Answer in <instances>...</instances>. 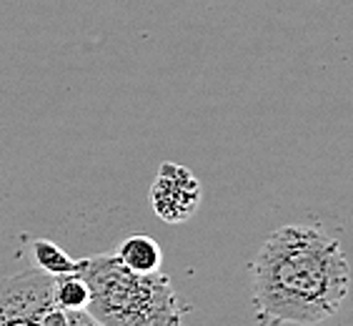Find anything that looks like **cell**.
<instances>
[{
    "mask_svg": "<svg viewBox=\"0 0 353 326\" xmlns=\"http://www.w3.org/2000/svg\"><path fill=\"white\" fill-rule=\"evenodd\" d=\"M253 306L265 326H313L331 319L351 291V266L339 238L319 226H281L251 264Z\"/></svg>",
    "mask_w": 353,
    "mask_h": 326,
    "instance_id": "obj_1",
    "label": "cell"
},
{
    "mask_svg": "<svg viewBox=\"0 0 353 326\" xmlns=\"http://www.w3.org/2000/svg\"><path fill=\"white\" fill-rule=\"evenodd\" d=\"M88 284L85 311L101 326H178L183 306L163 271L136 274L116 253L78 258V271Z\"/></svg>",
    "mask_w": 353,
    "mask_h": 326,
    "instance_id": "obj_2",
    "label": "cell"
},
{
    "mask_svg": "<svg viewBox=\"0 0 353 326\" xmlns=\"http://www.w3.org/2000/svg\"><path fill=\"white\" fill-rule=\"evenodd\" d=\"M0 326H101L88 311L55 304L53 276L28 269L0 279Z\"/></svg>",
    "mask_w": 353,
    "mask_h": 326,
    "instance_id": "obj_3",
    "label": "cell"
},
{
    "mask_svg": "<svg viewBox=\"0 0 353 326\" xmlns=\"http://www.w3.org/2000/svg\"><path fill=\"white\" fill-rule=\"evenodd\" d=\"M150 206L165 224H183L201 206V184L181 163L163 161L150 186Z\"/></svg>",
    "mask_w": 353,
    "mask_h": 326,
    "instance_id": "obj_4",
    "label": "cell"
},
{
    "mask_svg": "<svg viewBox=\"0 0 353 326\" xmlns=\"http://www.w3.org/2000/svg\"><path fill=\"white\" fill-rule=\"evenodd\" d=\"M125 269L136 274H156L163 266V249L148 233H130L113 251Z\"/></svg>",
    "mask_w": 353,
    "mask_h": 326,
    "instance_id": "obj_5",
    "label": "cell"
},
{
    "mask_svg": "<svg viewBox=\"0 0 353 326\" xmlns=\"http://www.w3.org/2000/svg\"><path fill=\"white\" fill-rule=\"evenodd\" d=\"M30 253H33L35 269H41L48 276H65V274L78 271V261L68 256V251H63L55 241L35 238L30 244Z\"/></svg>",
    "mask_w": 353,
    "mask_h": 326,
    "instance_id": "obj_6",
    "label": "cell"
},
{
    "mask_svg": "<svg viewBox=\"0 0 353 326\" xmlns=\"http://www.w3.org/2000/svg\"><path fill=\"white\" fill-rule=\"evenodd\" d=\"M53 299L58 306L68 311H85L90 299L88 284L83 281L81 274H65V276H53Z\"/></svg>",
    "mask_w": 353,
    "mask_h": 326,
    "instance_id": "obj_7",
    "label": "cell"
},
{
    "mask_svg": "<svg viewBox=\"0 0 353 326\" xmlns=\"http://www.w3.org/2000/svg\"><path fill=\"white\" fill-rule=\"evenodd\" d=\"M178 326H181V324H178Z\"/></svg>",
    "mask_w": 353,
    "mask_h": 326,
    "instance_id": "obj_8",
    "label": "cell"
}]
</instances>
